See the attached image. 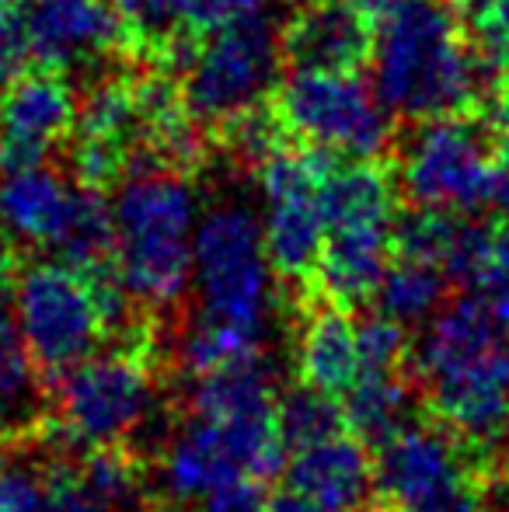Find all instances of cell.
I'll list each match as a JSON object with an SVG mask.
<instances>
[{
  "label": "cell",
  "mask_w": 509,
  "mask_h": 512,
  "mask_svg": "<svg viewBox=\"0 0 509 512\" xmlns=\"http://www.w3.org/2000/svg\"><path fill=\"white\" fill-rule=\"evenodd\" d=\"M276 408V387L262 370V359L196 377L185 398V418L161 446V499L175 509H192L224 481L245 474L276 478L286 464Z\"/></svg>",
  "instance_id": "cell-1"
},
{
  "label": "cell",
  "mask_w": 509,
  "mask_h": 512,
  "mask_svg": "<svg viewBox=\"0 0 509 512\" xmlns=\"http://www.w3.org/2000/svg\"><path fill=\"white\" fill-rule=\"evenodd\" d=\"M422 401L464 439L485 450L509 422V331L475 293L422 324L408 352Z\"/></svg>",
  "instance_id": "cell-2"
},
{
  "label": "cell",
  "mask_w": 509,
  "mask_h": 512,
  "mask_svg": "<svg viewBox=\"0 0 509 512\" xmlns=\"http://www.w3.org/2000/svg\"><path fill=\"white\" fill-rule=\"evenodd\" d=\"M377 25L374 91L391 115L422 122L485 105L489 74L464 42L454 4L398 0Z\"/></svg>",
  "instance_id": "cell-3"
},
{
  "label": "cell",
  "mask_w": 509,
  "mask_h": 512,
  "mask_svg": "<svg viewBox=\"0 0 509 512\" xmlns=\"http://www.w3.org/2000/svg\"><path fill=\"white\" fill-rule=\"evenodd\" d=\"M196 185L178 168H143L112 199V269L147 314L175 310L192 290Z\"/></svg>",
  "instance_id": "cell-4"
},
{
  "label": "cell",
  "mask_w": 509,
  "mask_h": 512,
  "mask_svg": "<svg viewBox=\"0 0 509 512\" xmlns=\"http://www.w3.org/2000/svg\"><path fill=\"white\" fill-rule=\"evenodd\" d=\"M325 206V248L318 279L325 300L360 307L374 300L394 255V185L384 168L370 161L328 157L321 175Z\"/></svg>",
  "instance_id": "cell-5"
},
{
  "label": "cell",
  "mask_w": 509,
  "mask_h": 512,
  "mask_svg": "<svg viewBox=\"0 0 509 512\" xmlns=\"http://www.w3.org/2000/svg\"><path fill=\"white\" fill-rule=\"evenodd\" d=\"M199 321L262 345L276 307V269L265 251L262 216L241 199L206 209L192 241V290Z\"/></svg>",
  "instance_id": "cell-6"
},
{
  "label": "cell",
  "mask_w": 509,
  "mask_h": 512,
  "mask_svg": "<svg viewBox=\"0 0 509 512\" xmlns=\"http://www.w3.org/2000/svg\"><path fill=\"white\" fill-rule=\"evenodd\" d=\"M0 230L28 248L53 251L81 272L112 265V206L102 189L70 182L46 161L4 168Z\"/></svg>",
  "instance_id": "cell-7"
},
{
  "label": "cell",
  "mask_w": 509,
  "mask_h": 512,
  "mask_svg": "<svg viewBox=\"0 0 509 512\" xmlns=\"http://www.w3.org/2000/svg\"><path fill=\"white\" fill-rule=\"evenodd\" d=\"M489 492L482 446L440 418H415L377 446L374 495L391 512H485Z\"/></svg>",
  "instance_id": "cell-8"
},
{
  "label": "cell",
  "mask_w": 509,
  "mask_h": 512,
  "mask_svg": "<svg viewBox=\"0 0 509 512\" xmlns=\"http://www.w3.org/2000/svg\"><path fill=\"white\" fill-rule=\"evenodd\" d=\"M53 380L49 411L63 439L81 450L126 446L157 411V380L140 345L95 352Z\"/></svg>",
  "instance_id": "cell-9"
},
{
  "label": "cell",
  "mask_w": 509,
  "mask_h": 512,
  "mask_svg": "<svg viewBox=\"0 0 509 512\" xmlns=\"http://www.w3.org/2000/svg\"><path fill=\"white\" fill-rule=\"evenodd\" d=\"M276 119L314 150L374 161L391 147V112L353 70L293 67L276 88Z\"/></svg>",
  "instance_id": "cell-10"
},
{
  "label": "cell",
  "mask_w": 509,
  "mask_h": 512,
  "mask_svg": "<svg viewBox=\"0 0 509 512\" xmlns=\"http://www.w3.org/2000/svg\"><path fill=\"white\" fill-rule=\"evenodd\" d=\"M14 324L32 352L42 377L63 370L102 349L109 324L88 272L67 262H32L14 283Z\"/></svg>",
  "instance_id": "cell-11"
},
{
  "label": "cell",
  "mask_w": 509,
  "mask_h": 512,
  "mask_svg": "<svg viewBox=\"0 0 509 512\" xmlns=\"http://www.w3.org/2000/svg\"><path fill=\"white\" fill-rule=\"evenodd\" d=\"M279 53L283 42L265 14L213 28L182 70V102L192 119L224 129L262 105L276 84Z\"/></svg>",
  "instance_id": "cell-12"
},
{
  "label": "cell",
  "mask_w": 509,
  "mask_h": 512,
  "mask_svg": "<svg viewBox=\"0 0 509 512\" xmlns=\"http://www.w3.org/2000/svg\"><path fill=\"white\" fill-rule=\"evenodd\" d=\"M401 189L415 206L475 213L492 203L496 161L482 126L457 115L422 119L401 150Z\"/></svg>",
  "instance_id": "cell-13"
},
{
  "label": "cell",
  "mask_w": 509,
  "mask_h": 512,
  "mask_svg": "<svg viewBox=\"0 0 509 512\" xmlns=\"http://www.w3.org/2000/svg\"><path fill=\"white\" fill-rule=\"evenodd\" d=\"M332 154H286L276 150L258 164L262 189V234L265 251L279 279L307 283L314 279L325 248V206H321V175Z\"/></svg>",
  "instance_id": "cell-14"
},
{
  "label": "cell",
  "mask_w": 509,
  "mask_h": 512,
  "mask_svg": "<svg viewBox=\"0 0 509 512\" xmlns=\"http://www.w3.org/2000/svg\"><path fill=\"white\" fill-rule=\"evenodd\" d=\"M21 32L28 53L46 70H91L123 39L112 0H25Z\"/></svg>",
  "instance_id": "cell-15"
},
{
  "label": "cell",
  "mask_w": 509,
  "mask_h": 512,
  "mask_svg": "<svg viewBox=\"0 0 509 512\" xmlns=\"http://www.w3.org/2000/svg\"><path fill=\"white\" fill-rule=\"evenodd\" d=\"M77 126L74 88L56 70L18 74L0 91V168L46 161Z\"/></svg>",
  "instance_id": "cell-16"
},
{
  "label": "cell",
  "mask_w": 509,
  "mask_h": 512,
  "mask_svg": "<svg viewBox=\"0 0 509 512\" xmlns=\"http://www.w3.org/2000/svg\"><path fill=\"white\" fill-rule=\"evenodd\" d=\"M286 485L318 512H360L374 495L370 446L349 429L286 453Z\"/></svg>",
  "instance_id": "cell-17"
},
{
  "label": "cell",
  "mask_w": 509,
  "mask_h": 512,
  "mask_svg": "<svg viewBox=\"0 0 509 512\" xmlns=\"http://www.w3.org/2000/svg\"><path fill=\"white\" fill-rule=\"evenodd\" d=\"M279 42L293 63L325 70H356L374 53L370 21L346 0H307Z\"/></svg>",
  "instance_id": "cell-18"
},
{
  "label": "cell",
  "mask_w": 509,
  "mask_h": 512,
  "mask_svg": "<svg viewBox=\"0 0 509 512\" xmlns=\"http://www.w3.org/2000/svg\"><path fill=\"white\" fill-rule=\"evenodd\" d=\"M0 512H98L70 457L18 453L0 460Z\"/></svg>",
  "instance_id": "cell-19"
},
{
  "label": "cell",
  "mask_w": 509,
  "mask_h": 512,
  "mask_svg": "<svg viewBox=\"0 0 509 512\" xmlns=\"http://www.w3.org/2000/svg\"><path fill=\"white\" fill-rule=\"evenodd\" d=\"M297 373L304 384L328 391L335 398L349 391L360 377V338L349 307L328 300L304 317L297 335Z\"/></svg>",
  "instance_id": "cell-20"
},
{
  "label": "cell",
  "mask_w": 509,
  "mask_h": 512,
  "mask_svg": "<svg viewBox=\"0 0 509 512\" xmlns=\"http://www.w3.org/2000/svg\"><path fill=\"white\" fill-rule=\"evenodd\" d=\"M49 422V391L18 324L0 310V439H35Z\"/></svg>",
  "instance_id": "cell-21"
},
{
  "label": "cell",
  "mask_w": 509,
  "mask_h": 512,
  "mask_svg": "<svg viewBox=\"0 0 509 512\" xmlns=\"http://www.w3.org/2000/svg\"><path fill=\"white\" fill-rule=\"evenodd\" d=\"M419 387L408 370H363L356 384L342 394L346 429L360 436L370 450L391 439L398 429L415 422Z\"/></svg>",
  "instance_id": "cell-22"
},
{
  "label": "cell",
  "mask_w": 509,
  "mask_h": 512,
  "mask_svg": "<svg viewBox=\"0 0 509 512\" xmlns=\"http://www.w3.org/2000/svg\"><path fill=\"white\" fill-rule=\"evenodd\" d=\"M450 286L454 283L440 265L408 255H391L374 300L377 310L391 321L405 324V328H422L429 317H436L447 307Z\"/></svg>",
  "instance_id": "cell-23"
},
{
  "label": "cell",
  "mask_w": 509,
  "mask_h": 512,
  "mask_svg": "<svg viewBox=\"0 0 509 512\" xmlns=\"http://www.w3.org/2000/svg\"><path fill=\"white\" fill-rule=\"evenodd\" d=\"M77 467H81V481L98 512H140L143 499H147V478L123 446L84 450Z\"/></svg>",
  "instance_id": "cell-24"
},
{
  "label": "cell",
  "mask_w": 509,
  "mask_h": 512,
  "mask_svg": "<svg viewBox=\"0 0 509 512\" xmlns=\"http://www.w3.org/2000/svg\"><path fill=\"white\" fill-rule=\"evenodd\" d=\"M276 422L279 439H283L286 453H290L297 446L318 443V439L332 436V432H342L346 429V411H342V401L335 394L318 391V387L300 380L293 391H286L279 398Z\"/></svg>",
  "instance_id": "cell-25"
},
{
  "label": "cell",
  "mask_w": 509,
  "mask_h": 512,
  "mask_svg": "<svg viewBox=\"0 0 509 512\" xmlns=\"http://www.w3.org/2000/svg\"><path fill=\"white\" fill-rule=\"evenodd\" d=\"M457 223H461V213L415 206L412 213L394 220V255L422 258V262H433L443 269L450 244H454Z\"/></svg>",
  "instance_id": "cell-26"
},
{
  "label": "cell",
  "mask_w": 509,
  "mask_h": 512,
  "mask_svg": "<svg viewBox=\"0 0 509 512\" xmlns=\"http://www.w3.org/2000/svg\"><path fill=\"white\" fill-rule=\"evenodd\" d=\"M77 129L88 136H109V140H119L129 147V140H136V133H140L133 88L119 81L98 84L84 108H77Z\"/></svg>",
  "instance_id": "cell-27"
},
{
  "label": "cell",
  "mask_w": 509,
  "mask_h": 512,
  "mask_svg": "<svg viewBox=\"0 0 509 512\" xmlns=\"http://www.w3.org/2000/svg\"><path fill=\"white\" fill-rule=\"evenodd\" d=\"M356 338H360V373L363 370H405L408 366V335L405 324L391 321L377 310L367 321H356Z\"/></svg>",
  "instance_id": "cell-28"
},
{
  "label": "cell",
  "mask_w": 509,
  "mask_h": 512,
  "mask_svg": "<svg viewBox=\"0 0 509 512\" xmlns=\"http://www.w3.org/2000/svg\"><path fill=\"white\" fill-rule=\"evenodd\" d=\"M119 21L140 46L161 49L182 25V0H112Z\"/></svg>",
  "instance_id": "cell-29"
},
{
  "label": "cell",
  "mask_w": 509,
  "mask_h": 512,
  "mask_svg": "<svg viewBox=\"0 0 509 512\" xmlns=\"http://www.w3.org/2000/svg\"><path fill=\"white\" fill-rule=\"evenodd\" d=\"M129 164V147L109 136H77L74 147V175L88 189H105V185L119 182Z\"/></svg>",
  "instance_id": "cell-30"
},
{
  "label": "cell",
  "mask_w": 509,
  "mask_h": 512,
  "mask_svg": "<svg viewBox=\"0 0 509 512\" xmlns=\"http://www.w3.org/2000/svg\"><path fill=\"white\" fill-rule=\"evenodd\" d=\"M272 0H182V25L213 32L220 25L245 18H262Z\"/></svg>",
  "instance_id": "cell-31"
},
{
  "label": "cell",
  "mask_w": 509,
  "mask_h": 512,
  "mask_svg": "<svg viewBox=\"0 0 509 512\" xmlns=\"http://www.w3.org/2000/svg\"><path fill=\"white\" fill-rule=\"evenodd\" d=\"M265 485L269 481L262 478H234L217 485L210 495L196 502L189 512H265L269 506V495H265Z\"/></svg>",
  "instance_id": "cell-32"
},
{
  "label": "cell",
  "mask_w": 509,
  "mask_h": 512,
  "mask_svg": "<svg viewBox=\"0 0 509 512\" xmlns=\"http://www.w3.org/2000/svg\"><path fill=\"white\" fill-rule=\"evenodd\" d=\"M28 60H32V53H28L25 32H21V21H14L11 28L0 32V88L18 74H25Z\"/></svg>",
  "instance_id": "cell-33"
},
{
  "label": "cell",
  "mask_w": 509,
  "mask_h": 512,
  "mask_svg": "<svg viewBox=\"0 0 509 512\" xmlns=\"http://www.w3.org/2000/svg\"><path fill=\"white\" fill-rule=\"evenodd\" d=\"M489 488H492V495L499 499V506L509 512V422H506V429L499 432V439H496V471H492Z\"/></svg>",
  "instance_id": "cell-34"
},
{
  "label": "cell",
  "mask_w": 509,
  "mask_h": 512,
  "mask_svg": "<svg viewBox=\"0 0 509 512\" xmlns=\"http://www.w3.org/2000/svg\"><path fill=\"white\" fill-rule=\"evenodd\" d=\"M482 32L492 46H509V0H496L492 11L482 18Z\"/></svg>",
  "instance_id": "cell-35"
},
{
  "label": "cell",
  "mask_w": 509,
  "mask_h": 512,
  "mask_svg": "<svg viewBox=\"0 0 509 512\" xmlns=\"http://www.w3.org/2000/svg\"><path fill=\"white\" fill-rule=\"evenodd\" d=\"M14 283H18V269H14L11 251L0 244V310H7V304L14 300Z\"/></svg>",
  "instance_id": "cell-36"
},
{
  "label": "cell",
  "mask_w": 509,
  "mask_h": 512,
  "mask_svg": "<svg viewBox=\"0 0 509 512\" xmlns=\"http://www.w3.org/2000/svg\"><path fill=\"white\" fill-rule=\"evenodd\" d=\"M492 203L509 216V140L503 147V157L496 161V189H492Z\"/></svg>",
  "instance_id": "cell-37"
},
{
  "label": "cell",
  "mask_w": 509,
  "mask_h": 512,
  "mask_svg": "<svg viewBox=\"0 0 509 512\" xmlns=\"http://www.w3.org/2000/svg\"><path fill=\"white\" fill-rule=\"evenodd\" d=\"M265 512H318L307 499H300L297 492H283V495H272Z\"/></svg>",
  "instance_id": "cell-38"
},
{
  "label": "cell",
  "mask_w": 509,
  "mask_h": 512,
  "mask_svg": "<svg viewBox=\"0 0 509 512\" xmlns=\"http://www.w3.org/2000/svg\"><path fill=\"white\" fill-rule=\"evenodd\" d=\"M349 7H356V11L363 14L367 21H381L387 11H391L398 0H346Z\"/></svg>",
  "instance_id": "cell-39"
},
{
  "label": "cell",
  "mask_w": 509,
  "mask_h": 512,
  "mask_svg": "<svg viewBox=\"0 0 509 512\" xmlns=\"http://www.w3.org/2000/svg\"><path fill=\"white\" fill-rule=\"evenodd\" d=\"M492 4H496V0H454L457 11L468 14V18H471V21H478V25H482V18L492 11Z\"/></svg>",
  "instance_id": "cell-40"
},
{
  "label": "cell",
  "mask_w": 509,
  "mask_h": 512,
  "mask_svg": "<svg viewBox=\"0 0 509 512\" xmlns=\"http://www.w3.org/2000/svg\"><path fill=\"white\" fill-rule=\"evenodd\" d=\"M21 7H25V0H0V32L21 18Z\"/></svg>",
  "instance_id": "cell-41"
},
{
  "label": "cell",
  "mask_w": 509,
  "mask_h": 512,
  "mask_svg": "<svg viewBox=\"0 0 509 512\" xmlns=\"http://www.w3.org/2000/svg\"><path fill=\"white\" fill-rule=\"evenodd\" d=\"M503 74H506V95H509V46H506V70Z\"/></svg>",
  "instance_id": "cell-42"
},
{
  "label": "cell",
  "mask_w": 509,
  "mask_h": 512,
  "mask_svg": "<svg viewBox=\"0 0 509 512\" xmlns=\"http://www.w3.org/2000/svg\"><path fill=\"white\" fill-rule=\"evenodd\" d=\"M360 512H363V509H360ZM381 512H391V509H381Z\"/></svg>",
  "instance_id": "cell-43"
}]
</instances>
